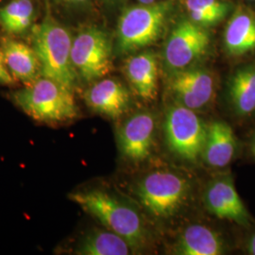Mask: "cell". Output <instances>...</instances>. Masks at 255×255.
I'll use <instances>...</instances> for the list:
<instances>
[{
  "instance_id": "3",
  "label": "cell",
  "mask_w": 255,
  "mask_h": 255,
  "mask_svg": "<svg viewBox=\"0 0 255 255\" xmlns=\"http://www.w3.org/2000/svg\"><path fill=\"white\" fill-rule=\"evenodd\" d=\"M12 101L28 117L43 123H64L79 117L73 90L43 76L14 92Z\"/></svg>"
},
{
  "instance_id": "8",
  "label": "cell",
  "mask_w": 255,
  "mask_h": 255,
  "mask_svg": "<svg viewBox=\"0 0 255 255\" xmlns=\"http://www.w3.org/2000/svg\"><path fill=\"white\" fill-rule=\"evenodd\" d=\"M209 45L206 27L190 19L182 20L174 27L164 46V63L175 72L186 69L206 53Z\"/></svg>"
},
{
  "instance_id": "13",
  "label": "cell",
  "mask_w": 255,
  "mask_h": 255,
  "mask_svg": "<svg viewBox=\"0 0 255 255\" xmlns=\"http://www.w3.org/2000/svg\"><path fill=\"white\" fill-rule=\"evenodd\" d=\"M237 137L224 121H214L207 127L201 159L211 167L227 166L237 152Z\"/></svg>"
},
{
  "instance_id": "4",
  "label": "cell",
  "mask_w": 255,
  "mask_h": 255,
  "mask_svg": "<svg viewBox=\"0 0 255 255\" xmlns=\"http://www.w3.org/2000/svg\"><path fill=\"white\" fill-rule=\"evenodd\" d=\"M172 8L173 1L166 0L125 9L118 25L119 51H135L156 42Z\"/></svg>"
},
{
  "instance_id": "1",
  "label": "cell",
  "mask_w": 255,
  "mask_h": 255,
  "mask_svg": "<svg viewBox=\"0 0 255 255\" xmlns=\"http://www.w3.org/2000/svg\"><path fill=\"white\" fill-rule=\"evenodd\" d=\"M31 37L41 75L74 90L78 74L71 58L73 38L69 30L53 17L47 16L32 27Z\"/></svg>"
},
{
  "instance_id": "21",
  "label": "cell",
  "mask_w": 255,
  "mask_h": 255,
  "mask_svg": "<svg viewBox=\"0 0 255 255\" xmlns=\"http://www.w3.org/2000/svg\"><path fill=\"white\" fill-rule=\"evenodd\" d=\"M190 20L201 27L218 24L226 17L231 6L223 0H185Z\"/></svg>"
},
{
  "instance_id": "22",
  "label": "cell",
  "mask_w": 255,
  "mask_h": 255,
  "mask_svg": "<svg viewBox=\"0 0 255 255\" xmlns=\"http://www.w3.org/2000/svg\"><path fill=\"white\" fill-rule=\"evenodd\" d=\"M14 82V78L9 73V69L7 65L5 64L2 50L0 47V84H5V85H9L12 84Z\"/></svg>"
},
{
  "instance_id": "27",
  "label": "cell",
  "mask_w": 255,
  "mask_h": 255,
  "mask_svg": "<svg viewBox=\"0 0 255 255\" xmlns=\"http://www.w3.org/2000/svg\"><path fill=\"white\" fill-rule=\"evenodd\" d=\"M106 2H108V3H114V2H116L117 0H105Z\"/></svg>"
},
{
  "instance_id": "2",
  "label": "cell",
  "mask_w": 255,
  "mask_h": 255,
  "mask_svg": "<svg viewBox=\"0 0 255 255\" xmlns=\"http://www.w3.org/2000/svg\"><path fill=\"white\" fill-rule=\"evenodd\" d=\"M69 199L106 228L125 238L133 250L146 243V229L136 210L102 190L70 194Z\"/></svg>"
},
{
  "instance_id": "25",
  "label": "cell",
  "mask_w": 255,
  "mask_h": 255,
  "mask_svg": "<svg viewBox=\"0 0 255 255\" xmlns=\"http://www.w3.org/2000/svg\"><path fill=\"white\" fill-rule=\"evenodd\" d=\"M251 151H252V154L255 156V134L252 138V141H251Z\"/></svg>"
},
{
  "instance_id": "20",
  "label": "cell",
  "mask_w": 255,
  "mask_h": 255,
  "mask_svg": "<svg viewBox=\"0 0 255 255\" xmlns=\"http://www.w3.org/2000/svg\"><path fill=\"white\" fill-rule=\"evenodd\" d=\"M34 7L31 0H12L0 9V24L11 34H20L31 26Z\"/></svg>"
},
{
  "instance_id": "19",
  "label": "cell",
  "mask_w": 255,
  "mask_h": 255,
  "mask_svg": "<svg viewBox=\"0 0 255 255\" xmlns=\"http://www.w3.org/2000/svg\"><path fill=\"white\" fill-rule=\"evenodd\" d=\"M232 106L239 116L255 111V66H248L235 74L229 85Z\"/></svg>"
},
{
  "instance_id": "14",
  "label": "cell",
  "mask_w": 255,
  "mask_h": 255,
  "mask_svg": "<svg viewBox=\"0 0 255 255\" xmlns=\"http://www.w3.org/2000/svg\"><path fill=\"white\" fill-rule=\"evenodd\" d=\"M1 50L9 73L26 85L35 82L41 75V66L32 46L17 40L3 38Z\"/></svg>"
},
{
  "instance_id": "15",
  "label": "cell",
  "mask_w": 255,
  "mask_h": 255,
  "mask_svg": "<svg viewBox=\"0 0 255 255\" xmlns=\"http://www.w3.org/2000/svg\"><path fill=\"white\" fill-rule=\"evenodd\" d=\"M173 252L180 255H220L225 252V244L213 229L194 224L184 229L178 237Z\"/></svg>"
},
{
  "instance_id": "5",
  "label": "cell",
  "mask_w": 255,
  "mask_h": 255,
  "mask_svg": "<svg viewBox=\"0 0 255 255\" xmlns=\"http://www.w3.org/2000/svg\"><path fill=\"white\" fill-rule=\"evenodd\" d=\"M188 192V182L180 175L154 171L138 182L135 193L138 201L151 216L168 219L182 207Z\"/></svg>"
},
{
  "instance_id": "17",
  "label": "cell",
  "mask_w": 255,
  "mask_h": 255,
  "mask_svg": "<svg viewBox=\"0 0 255 255\" xmlns=\"http://www.w3.org/2000/svg\"><path fill=\"white\" fill-rule=\"evenodd\" d=\"M224 44L229 54L241 56L255 49V17L238 11L225 28Z\"/></svg>"
},
{
  "instance_id": "6",
  "label": "cell",
  "mask_w": 255,
  "mask_h": 255,
  "mask_svg": "<svg viewBox=\"0 0 255 255\" xmlns=\"http://www.w3.org/2000/svg\"><path fill=\"white\" fill-rule=\"evenodd\" d=\"M207 127L194 110L176 103L167 110L164 119L168 148L182 160L197 162L201 159Z\"/></svg>"
},
{
  "instance_id": "26",
  "label": "cell",
  "mask_w": 255,
  "mask_h": 255,
  "mask_svg": "<svg viewBox=\"0 0 255 255\" xmlns=\"http://www.w3.org/2000/svg\"><path fill=\"white\" fill-rule=\"evenodd\" d=\"M140 4H143V5H148V4H152L156 2V0H138Z\"/></svg>"
},
{
  "instance_id": "16",
  "label": "cell",
  "mask_w": 255,
  "mask_h": 255,
  "mask_svg": "<svg viewBox=\"0 0 255 255\" xmlns=\"http://www.w3.org/2000/svg\"><path fill=\"white\" fill-rule=\"evenodd\" d=\"M125 73L130 86L143 100L151 101L157 95L158 64L155 55L144 52L128 58Z\"/></svg>"
},
{
  "instance_id": "23",
  "label": "cell",
  "mask_w": 255,
  "mask_h": 255,
  "mask_svg": "<svg viewBox=\"0 0 255 255\" xmlns=\"http://www.w3.org/2000/svg\"><path fill=\"white\" fill-rule=\"evenodd\" d=\"M64 5H70V6H82L86 4L89 0H56Z\"/></svg>"
},
{
  "instance_id": "10",
  "label": "cell",
  "mask_w": 255,
  "mask_h": 255,
  "mask_svg": "<svg viewBox=\"0 0 255 255\" xmlns=\"http://www.w3.org/2000/svg\"><path fill=\"white\" fill-rule=\"evenodd\" d=\"M176 103L200 110L209 103L215 93L212 75L203 69H183L175 72L169 84Z\"/></svg>"
},
{
  "instance_id": "12",
  "label": "cell",
  "mask_w": 255,
  "mask_h": 255,
  "mask_svg": "<svg viewBox=\"0 0 255 255\" xmlns=\"http://www.w3.org/2000/svg\"><path fill=\"white\" fill-rule=\"evenodd\" d=\"M87 106L102 116L118 119L129 108L130 96L127 88L116 79H101L85 92Z\"/></svg>"
},
{
  "instance_id": "9",
  "label": "cell",
  "mask_w": 255,
  "mask_h": 255,
  "mask_svg": "<svg viewBox=\"0 0 255 255\" xmlns=\"http://www.w3.org/2000/svg\"><path fill=\"white\" fill-rule=\"evenodd\" d=\"M203 201L206 209L219 219L245 227L251 224V216L237 193L234 180L228 175L210 182L204 191Z\"/></svg>"
},
{
  "instance_id": "24",
  "label": "cell",
  "mask_w": 255,
  "mask_h": 255,
  "mask_svg": "<svg viewBox=\"0 0 255 255\" xmlns=\"http://www.w3.org/2000/svg\"><path fill=\"white\" fill-rule=\"evenodd\" d=\"M247 250L250 255H255V234L250 238L247 244Z\"/></svg>"
},
{
  "instance_id": "11",
  "label": "cell",
  "mask_w": 255,
  "mask_h": 255,
  "mask_svg": "<svg viewBox=\"0 0 255 255\" xmlns=\"http://www.w3.org/2000/svg\"><path fill=\"white\" fill-rule=\"evenodd\" d=\"M155 134L154 117L146 112L128 119L119 130V144L123 156L139 163L150 154Z\"/></svg>"
},
{
  "instance_id": "18",
  "label": "cell",
  "mask_w": 255,
  "mask_h": 255,
  "mask_svg": "<svg viewBox=\"0 0 255 255\" xmlns=\"http://www.w3.org/2000/svg\"><path fill=\"white\" fill-rule=\"evenodd\" d=\"M134 251L125 238L110 230H94L82 237L75 250L80 255H128Z\"/></svg>"
},
{
  "instance_id": "7",
  "label": "cell",
  "mask_w": 255,
  "mask_h": 255,
  "mask_svg": "<svg viewBox=\"0 0 255 255\" xmlns=\"http://www.w3.org/2000/svg\"><path fill=\"white\" fill-rule=\"evenodd\" d=\"M71 58L75 70L86 82L99 81L112 71V42L99 27H88L73 39Z\"/></svg>"
}]
</instances>
